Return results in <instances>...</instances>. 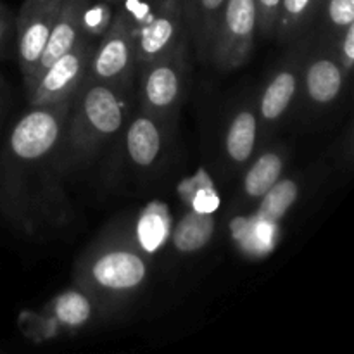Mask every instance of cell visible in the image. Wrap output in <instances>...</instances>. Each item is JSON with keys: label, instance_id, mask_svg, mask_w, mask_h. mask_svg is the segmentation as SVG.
<instances>
[{"label": "cell", "instance_id": "484cf974", "mask_svg": "<svg viewBox=\"0 0 354 354\" xmlns=\"http://www.w3.org/2000/svg\"><path fill=\"white\" fill-rule=\"evenodd\" d=\"M142 2H145V3H149V6H152V3H156V2H158V0H142Z\"/></svg>", "mask_w": 354, "mask_h": 354}, {"label": "cell", "instance_id": "52a82bcc", "mask_svg": "<svg viewBox=\"0 0 354 354\" xmlns=\"http://www.w3.org/2000/svg\"><path fill=\"white\" fill-rule=\"evenodd\" d=\"M185 0H158L145 17L135 21L137 62L154 61L175 50L185 35Z\"/></svg>", "mask_w": 354, "mask_h": 354}, {"label": "cell", "instance_id": "6da1fadb", "mask_svg": "<svg viewBox=\"0 0 354 354\" xmlns=\"http://www.w3.org/2000/svg\"><path fill=\"white\" fill-rule=\"evenodd\" d=\"M73 99L30 107L0 151V211L23 230L52 223L57 211L61 144Z\"/></svg>", "mask_w": 354, "mask_h": 354}, {"label": "cell", "instance_id": "603a6c76", "mask_svg": "<svg viewBox=\"0 0 354 354\" xmlns=\"http://www.w3.org/2000/svg\"><path fill=\"white\" fill-rule=\"evenodd\" d=\"M280 2L282 0H256V9H258V33L261 37H273L275 35Z\"/></svg>", "mask_w": 354, "mask_h": 354}, {"label": "cell", "instance_id": "30bf717a", "mask_svg": "<svg viewBox=\"0 0 354 354\" xmlns=\"http://www.w3.org/2000/svg\"><path fill=\"white\" fill-rule=\"evenodd\" d=\"M61 6L62 0H24L17 16H14L17 61H19L23 83H28L33 73L52 26L57 19Z\"/></svg>", "mask_w": 354, "mask_h": 354}, {"label": "cell", "instance_id": "7a4b0ae2", "mask_svg": "<svg viewBox=\"0 0 354 354\" xmlns=\"http://www.w3.org/2000/svg\"><path fill=\"white\" fill-rule=\"evenodd\" d=\"M130 88L85 80L69 104L61 144L64 171L88 162L130 120Z\"/></svg>", "mask_w": 354, "mask_h": 354}, {"label": "cell", "instance_id": "9c48e42d", "mask_svg": "<svg viewBox=\"0 0 354 354\" xmlns=\"http://www.w3.org/2000/svg\"><path fill=\"white\" fill-rule=\"evenodd\" d=\"M349 73L335 57L330 44L303 52L299 99L310 113H324L344 92Z\"/></svg>", "mask_w": 354, "mask_h": 354}, {"label": "cell", "instance_id": "8992f818", "mask_svg": "<svg viewBox=\"0 0 354 354\" xmlns=\"http://www.w3.org/2000/svg\"><path fill=\"white\" fill-rule=\"evenodd\" d=\"M256 33V0H227L214 28L209 62L221 71L244 66L254 47Z\"/></svg>", "mask_w": 354, "mask_h": 354}, {"label": "cell", "instance_id": "277c9868", "mask_svg": "<svg viewBox=\"0 0 354 354\" xmlns=\"http://www.w3.org/2000/svg\"><path fill=\"white\" fill-rule=\"evenodd\" d=\"M138 109L173 121L187 90L189 38L162 57L138 64Z\"/></svg>", "mask_w": 354, "mask_h": 354}, {"label": "cell", "instance_id": "d4e9b609", "mask_svg": "<svg viewBox=\"0 0 354 354\" xmlns=\"http://www.w3.org/2000/svg\"><path fill=\"white\" fill-rule=\"evenodd\" d=\"M7 83L3 80V76L0 75V121H2L3 113H6V106H7Z\"/></svg>", "mask_w": 354, "mask_h": 354}, {"label": "cell", "instance_id": "7c38bea8", "mask_svg": "<svg viewBox=\"0 0 354 354\" xmlns=\"http://www.w3.org/2000/svg\"><path fill=\"white\" fill-rule=\"evenodd\" d=\"M90 6V0H62L61 10L52 26L50 35L47 38L44 50L35 64L33 73H31L28 83H24L26 93L33 88L37 80L40 78L41 73L48 68L54 61H57L61 55L71 50L88 31L85 28L86 9Z\"/></svg>", "mask_w": 354, "mask_h": 354}, {"label": "cell", "instance_id": "44dd1931", "mask_svg": "<svg viewBox=\"0 0 354 354\" xmlns=\"http://www.w3.org/2000/svg\"><path fill=\"white\" fill-rule=\"evenodd\" d=\"M328 38H334L354 23V0H322L320 12Z\"/></svg>", "mask_w": 354, "mask_h": 354}, {"label": "cell", "instance_id": "3957f363", "mask_svg": "<svg viewBox=\"0 0 354 354\" xmlns=\"http://www.w3.org/2000/svg\"><path fill=\"white\" fill-rule=\"evenodd\" d=\"M149 275V256L135 242L120 237L90 248L76 265L75 282L106 313L133 299Z\"/></svg>", "mask_w": 354, "mask_h": 354}, {"label": "cell", "instance_id": "7402d4cb", "mask_svg": "<svg viewBox=\"0 0 354 354\" xmlns=\"http://www.w3.org/2000/svg\"><path fill=\"white\" fill-rule=\"evenodd\" d=\"M328 44H330L332 50H334L335 57L339 59L342 68L351 75L354 66V23L349 24L348 28H344Z\"/></svg>", "mask_w": 354, "mask_h": 354}, {"label": "cell", "instance_id": "ba28073f", "mask_svg": "<svg viewBox=\"0 0 354 354\" xmlns=\"http://www.w3.org/2000/svg\"><path fill=\"white\" fill-rule=\"evenodd\" d=\"M93 47H95L93 35L86 33L71 50L52 62L41 73L33 88L26 93L30 107L50 106L73 99L88 75Z\"/></svg>", "mask_w": 354, "mask_h": 354}, {"label": "cell", "instance_id": "5b68a950", "mask_svg": "<svg viewBox=\"0 0 354 354\" xmlns=\"http://www.w3.org/2000/svg\"><path fill=\"white\" fill-rule=\"evenodd\" d=\"M135 21L137 16L128 10H120L109 21L102 38L92 50L86 80L131 88L138 68Z\"/></svg>", "mask_w": 354, "mask_h": 354}, {"label": "cell", "instance_id": "ac0fdd59", "mask_svg": "<svg viewBox=\"0 0 354 354\" xmlns=\"http://www.w3.org/2000/svg\"><path fill=\"white\" fill-rule=\"evenodd\" d=\"M216 232V218L204 211H189L176 221L171 245L180 254H192L206 248Z\"/></svg>", "mask_w": 354, "mask_h": 354}, {"label": "cell", "instance_id": "9a60e30c", "mask_svg": "<svg viewBox=\"0 0 354 354\" xmlns=\"http://www.w3.org/2000/svg\"><path fill=\"white\" fill-rule=\"evenodd\" d=\"M97 313H102L95 301L83 289L75 287L55 296L45 306L44 317L55 332L80 330L95 320Z\"/></svg>", "mask_w": 354, "mask_h": 354}, {"label": "cell", "instance_id": "2e32d148", "mask_svg": "<svg viewBox=\"0 0 354 354\" xmlns=\"http://www.w3.org/2000/svg\"><path fill=\"white\" fill-rule=\"evenodd\" d=\"M225 2L227 0H185V21L189 23L197 55L203 62H209L214 28Z\"/></svg>", "mask_w": 354, "mask_h": 354}, {"label": "cell", "instance_id": "5bb4252c", "mask_svg": "<svg viewBox=\"0 0 354 354\" xmlns=\"http://www.w3.org/2000/svg\"><path fill=\"white\" fill-rule=\"evenodd\" d=\"M263 128L256 104L245 102L232 114L223 137V151L228 162L237 168L248 166L256 156Z\"/></svg>", "mask_w": 354, "mask_h": 354}, {"label": "cell", "instance_id": "4fadbf2b", "mask_svg": "<svg viewBox=\"0 0 354 354\" xmlns=\"http://www.w3.org/2000/svg\"><path fill=\"white\" fill-rule=\"evenodd\" d=\"M173 121L138 109L124 124V151L131 165L140 169L154 168L169 140Z\"/></svg>", "mask_w": 354, "mask_h": 354}, {"label": "cell", "instance_id": "ffe728a7", "mask_svg": "<svg viewBox=\"0 0 354 354\" xmlns=\"http://www.w3.org/2000/svg\"><path fill=\"white\" fill-rule=\"evenodd\" d=\"M301 194V183L296 178H280L265 196L258 199L259 221L268 225L279 223L283 220L290 207L297 203Z\"/></svg>", "mask_w": 354, "mask_h": 354}, {"label": "cell", "instance_id": "d6986e66", "mask_svg": "<svg viewBox=\"0 0 354 354\" xmlns=\"http://www.w3.org/2000/svg\"><path fill=\"white\" fill-rule=\"evenodd\" d=\"M322 0H282L277 17L275 37L290 41L299 37L320 12Z\"/></svg>", "mask_w": 354, "mask_h": 354}, {"label": "cell", "instance_id": "8fae6325", "mask_svg": "<svg viewBox=\"0 0 354 354\" xmlns=\"http://www.w3.org/2000/svg\"><path fill=\"white\" fill-rule=\"evenodd\" d=\"M301 68H303V54L294 52L282 62L280 68L275 69L272 78L263 86L256 100V111L261 121L263 133L282 123L294 104L299 100Z\"/></svg>", "mask_w": 354, "mask_h": 354}, {"label": "cell", "instance_id": "e0dca14e", "mask_svg": "<svg viewBox=\"0 0 354 354\" xmlns=\"http://www.w3.org/2000/svg\"><path fill=\"white\" fill-rule=\"evenodd\" d=\"M283 169H286V156L282 151L277 149L263 151L249 161L248 171L242 178V194L249 201H258L282 178Z\"/></svg>", "mask_w": 354, "mask_h": 354}, {"label": "cell", "instance_id": "cb8c5ba5", "mask_svg": "<svg viewBox=\"0 0 354 354\" xmlns=\"http://www.w3.org/2000/svg\"><path fill=\"white\" fill-rule=\"evenodd\" d=\"M14 31V14L6 3L0 0V54L7 47L10 40V35Z\"/></svg>", "mask_w": 354, "mask_h": 354}]
</instances>
